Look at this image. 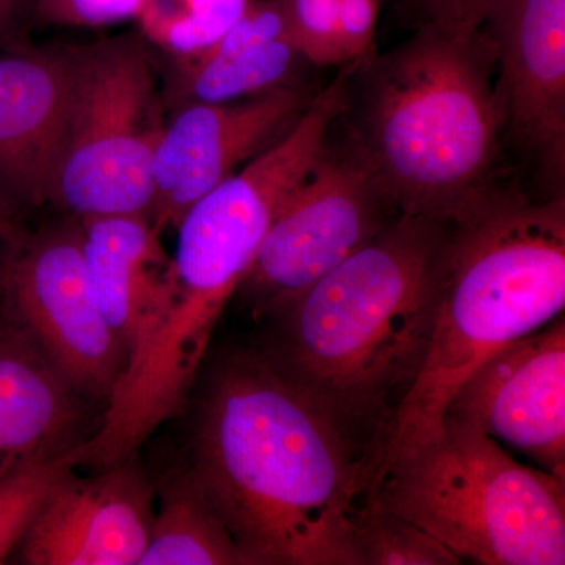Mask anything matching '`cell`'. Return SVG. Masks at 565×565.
<instances>
[{
    "mask_svg": "<svg viewBox=\"0 0 565 565\" xmlns=\"http://www.w3.org/2000/svg\"><path fill=\"white\" fill-rule=\"evenodd\" d=\"M449 237L451 223L401 214L270 313L259 352L363 449L371 479L429 351Z\"/></svg>",
    "mask_w": 565,
    "mask_h": 565,
    "instance_id": "cell-2",
    "label": "cell"
},
{
    "mask_svg": "<svg viewBox=\"0 0 565 565\" xmlns=\"http://www.w3.org/2000/svg\"><path fill=\"white\" fill-rule=\"evenodd\" d=\"M390 202L352 143L330 147L264 237L239 291L270 315L392 225Z\"/></svg>",
    "mask_w": 565,
    "mask_h": 565,
    "instance_id": "cell-7",
    "label": "cell"
},
{
    "mask_svg": "<svg viewBox=\"0 0 565 565\" xmlns=\"http://www.w3.org/2000/svg\"><path fill=\"white\" fill-rule=\"evenodd\" d=\"M482 28L497 47L505 131L563 188L565 0H498Z\"/></svg>",
    "mask_w": 565,
    "mask_h": 565,
    "instance_id": "cell-11",
    "label": "cell"
},
{
    "mask_svg": "<svg viewBox=\"0 0 565 565\" xmlns=\"http://www.w3.org/2000/svg\"><path fill=\"white\" fill-rule=\"evenodd\" d=\"M423 22L445 28L478 29L484 25L498 0H416Z\"/></svg>",
    "mask_w": 565,
    "mask_h": 565,
    "instance_id": "cell-23",
    "label": "cell"
},
{
    "mask_svg": "<svg viewBox=\"0 0 565 565\" xmlns=\"http://www.w3.org/2000/svg\"><path fill=\"white\" fill-rule=\"evenodd\" d=\"M292 43L311 66L345 65L338 29L340 0H285Z\"/></svg>",
    "mask_w": 565,
    "mask_h": 565,
    "instance_id": "cell-20",
    "label": "cell"
},
{
    "mask_svg": "<svg viewBox=\"0 0 565 565\" xmlns=\"http://www.w3.org/2000/svg\"><path fill=\"white\" fill-rule=\"evenodd\" d=\"M166 104L143 36L76 46L65 145L51 202L76 218L145 215Z\"/></svg>",
    "mask_w": 565,
    "mask_h": 565,
    "instance_id": "cell-6",
    "label": "cell"
},
{
    "mask_svg": "<svg viewBox=\"0 0 565 565\" xmlns=\"http://www.w3.org/2000/svg\"><path fill=\"white\" fill-rule=\"evenodd\" d=\"M36 0H0V51L14 52L32 46Z\"/></svg>",
    "mask_w": 565,
    "mask_h": 565,
    "instance_id": "cell-24",
    "label": "cell"
},
{
    "mask_svg": "<svg viewBox=\"0 0 565 565\" xmlns=\"http://www.w3.org/2000/svg\"><path fill=\"white\" fill-rule=\"evenodd\" d=\"M318 92L315 85L302 84L239 102L189 104L174 110L152 162L156 228H177L202 196L282 139Z\"/></svg>",
    "mask_w": 565,
    "mask_h": 565,
    "instance_id": "cell-9",
    "label": "cell"
},
{
    "mask_svg": "<svg viewBox=\"0 0 565 565\" xmlns=\"http://www.w3.org/2000/svg\"><path fill=\"white\" fill-rule=\"evenodd\" d=\"M51 486L21 542L32 565H137L154 516V489L136 460Z\"/></svg>",
    "mask_w": 565,
    "mask_h": 565,
    "instance_id": "cell-12",
    "label": "cell"
},
{
    "mask_svg": "<svg viewBox=\"0 0 565 565\" xmlns=\"http://www.w3.org/2000/svg\"><path fill=\"white\" fill-rule=\"evenodd\" d=\"M0 282L21 329L74 392L109 397L126 355L93 292L79 218L11 247Z\"/></svg>",
    "mask_w": 565,
    "mask_h": 565,
    "instance_id": "cell-8",
    "label": "cell"
},
{
    "mask_svg": "<svg viewBox=\"0 0 565 565\" xmlns=\"http://www.w3.org/2000/svg\"><path fill=\"white\" fill-rule=\"evenodd\" d=\"M70 468L63 452L0 482V564L21 545L51 486Z\"/></svg>",
    "mask_w": 565,
    "mask_h": 565,
    "instance_id": "cell-19",
    "label": "cell"
},
{
    "mask_svg": "<svg viewBox=\"0 0 565 565\" xmlns=\"http://www.w3.org/2000/svg\"><path fill=\"white\" fill-rule=\"evenodd\" d=\"M379 0H340L338 29L348 63H362L373 55Z\"/></svg>",
    "mask_w": 565,
    "mask_h": 565,
    "instance_id": "cell-22",
    "label": "cell"
},
{
    "mask_svg": "<svg viewBox=\"0 0 565 565\" xmlns=\"http://www.w3.org/2000/svg\"><path fill=\"white\" fill-rule=\"evenodd\" d=\"M241 565L239 553L188 471L162 490L137 565Z\"/></svg>",
    "mask_w": 565,
    "mask_h": 565,
    "instance_id": "cell-17",
    "label": "cell"
},
{
    "mask_svg": "<svg viewBox=\"0 0 565 565\" xmlns=\"http://www.w3.org/2000/svg\"><path fill=\"white\" fill-rule=\"evenodd\" d=\"M6 210H7V207L3 206L2 202H0V215H2V212L6 211Z\"/></svg>",
    "mask_w": 565,
    "mask_h": 565,
    "instance_id": "cell-25",
    "label": "cell"
},
{
    "mask_svg": "<svg viewBox=\"0 0 565 565\" xmlns=\"http://www.w3.org/2000/svg\"><path fill=\"white\" fill-rule=\"evenodd\" d=\"M191 475L243 565H360L353 514L370 460L322 408L255 349L211 375Z\"/></svg>",
    "mask_w": 565,
    "mask_h": 565,
    "instance_id": "cell-1",
    "label": "cell"
},
{
    "mask_svg": "<svg viewBox=\"0 0 565 565\" xmlns=\"http://www.w3.org/2000/svg\"><path fill=\"white\" fill-rule=\"evenodd\" d=\"M79 221L93 292L128 356L166 296L173 258L162 247L161 232L145 215Z\"/></svg>",
    "mask_w": 565,
    "mask_h": 565,
    "instance_id": "cell-14",
    "label": "cell"
},
{
    "mask_svg": "<svg viewBox=\"0 0 565 565\" xmlns=\"http://www.w3.org/2000/svg\"><path fill=\"white\" fill-rule=\"evenodd\" d=\"M310 65L289 39L196 61H177L163 104L174 111L189 104H222L302 85Z\"/></svg>",
    "mask_w": 565,
    "mask_h": 565,
    "instance_id": "cell-16",
    "label": "cell"
},
{
    "mask_svg": "<svg viewBox=\"0 0 565 565\" xmlns=\"http://www.w3.org/2000/svg\"><path fill=\"white\" fill-rule=\"evenodd\" d=\"M76 46L33 47L0 57V202H51L61 166Z\"/></svg>",
    "mask_w": 565,
    "mask_h": 565,
    "instance_id": "cell-13",
    "label": "cell"
},
{
    "mask_svg": "<svg viewBox=\"0 0 565 565\" xmlns=\"http://www.w3.org/2000/svg\"><path fill=\"white\" fill-rule=\"evenodd\" d=\"M564 307V195L534 203L492 185L451 223L429 351L373 479L440 433L449 404L486 360Z\"/></svg>",
    "mask_w": 565,
    "mask_h": 565,
    "instance_id": "cell-4",
    "label": "cell"
},
{
    "mask_svg": "<svg viewBox=\"0 0 565 565\" xmlns=\"http://www.w3.org/2000/svg\"><path fill=\"white\" fill-rule=\"evenodd\" d=\"M364 63L351 143L401 214L452 223L492 188L503 111L484 28L423 22Z\"/></svg>",
    "mask_w": 565,
    "mask_h": 565,
    "instance_id": "cell-3",
    "label": "cell"
},
{
    "mask_svg": "<svg viewBox=\"0 0 565 565\" xmlns=\"http://www.w3.org/2000/svg\"><path fill=\"white\" fill-rule=\"evenodd\" d=\"M148 0H36V25L99 28L137 20Z\"/></svg>",
    "mask_w": 565,
    "mask_h": 565,
    "instance_id": "cell-21",
    "label": "cell"
},
{
    "mask_svg": "<svg viewBox=\"0 0 565 565\" xmlns=\"http://www.w3.org/2000/svg\"><path fill=\"white\" fill-rule=\"evenodd\" d=\"M445 415L473 422L565 481V322L520 338L486 360Z\"/></svg>",
    "mask_w": 565,
    "mask_h": 565,
    "instance_id": "cell-10",
    "label": "cell"
},
{
    "mask_svg": "<svg viewBox=\"0 0 565 565\" xmlns=\"http://www.w3.org/2000/svg\"><path fill=\"white\" fill-rule=\"evenodd\" d=\"M73 392L31 334L0 330V482L68 451Z\"/></svg>",
    "mask_w": 565,
    "mask_h": 565,
    "instance_id": "cell-15",
    "label": "cell"
},
{
    "mask_svg": "<svg viewBox=\"0 0 565 565\" xmlns=\"http://www.w3.org/2000/svg\"><path fill=\"white\" fill-rule=\"evenodd\" d=\"M364 497L411 520L460 561L565 564V481L516 462L459 416L445 415L438 435L394 457Z\"/></svg>",
    "mask_w": 565,
    "mask_h": 565,
    "instance_id": "cell-5",
    "label": "cell"
},
{
    "mask_svg": "<svg viewBox=\"0 0 565 565\" xmlns=\"http://www.w3.org/2000/svg\"><path fill=\"white\" fill-rule=\"evenodd\" d=\"M360 565H457L459 557L411 520L364 497L352 520Z\"/></svg>",
    "mask_w": 565,
    "mask_h": 565,
    "instance_id": "cell-18",
    "label": "cell"
}]
</instances>
